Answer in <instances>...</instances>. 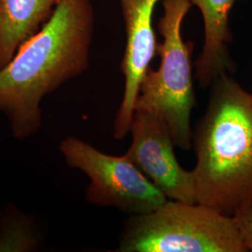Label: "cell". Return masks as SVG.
<instances>
[{"mask_svg":"<svg viewBox=\"0 0 252 252\" xmlns=\"http://www.w3.org/2000/svg\"><path fill=\"white\" fill-rule=\"evenodd\" d=\"M94 27L92 0H61L52 16L0 68V112L25 140L42 124L43 98L85 72Z\"/></svg>","mask_w":252,"mask_h":252,"instance_id":"obj_1","label":"cell"},{"mask_svg":"<svg viewBox=\"0 0 252 252\" xmlns=\"http://www.w3.org/2000/svg\"><path fill=\"white\" fill-rule=\"evenodd\" d=\"M196 203L233 216L252 201V93L226 73L192 130Z\"/></svg>","mask_w":252,"mask_h":252,"instance_id":"obj_2","label":"cell"},{"mask_svg":"<svg viewBox=\"0 0 252 252\" xmlns=\"http://www.w3.org/2000/svg\"><path fill=\"white\" fill-rule=\"evenodd\" d=\"M162 14L157 29L162 41L158 43L160 64L146 73L139 88L135 109L162 118L171 131L175 145L184 151L192 148L191 111L196 107L193 85L192 41L182 36L184 19L192 7L189 0H162Z\"/></svg>","mask_w":252,"mask_h":252,"instance_id":"obj_3","label":"cell"},{"mask_svg":"<svg viewBox=\"0 0 252 252\" xmlns=\"http://www.w3.org/2000/svg\"><path fill=\"white\" fill-rule=\"evenodd\" d=\"M115 252H247L233 216L167 199L124 220Z\"/></svg>","mask_w":252,"mask_h":252,"instance_id":"obj_4","label":"cell"},{"mask_svg":"<svg viewBox=\"0 0 252 252\" xmlns=\"http://www.w3.org/2000/svg\"><path fill=\"white\" fill-rule=\"evenodd\" d=\"M59 150L69 167L89 178L85 199L93 206L131 216L149 213L167 200L125 154H107L74 136L62 140Z\"/></svg>","mask_w":252,"mask_h":252,"instance_id":"obj_5","label":"cell"},{"mask_svg":"<svg viewBox=\"0 0 252 252\" xmlns=\"http://www.w3.org/2000/svg\"><path fill=\"white\" fill-rule=\"evenodd\" d=\"M132 142L126 155L153 185L170 200L196 203L192 172L177 159L167 124L158 115L135 110L130 127Z\"/></svg>","mask_w":252,"mask_h":252,"instance_id":"obj_6","label":"cell"},{"mask_svg":"<svg viewBox=\"0 0 252 252\" xmlns=\"http://www.w3.org/2000/svg\"><path fill=\"white\" fill-rule=\"evenodd\" d=\"M160 1L119 0L126 29V48L120 64L125 77V89L113 126V136L117 140L130 133L140 84L157 54L159 42L153 15Z\"/></svg>","mask_w":252,"mask_h":252,"instance_id":"obj_7","label":"cell"},{"mask_svg":"<svg viewBox=\"0 0 252 252\" xmlns=\"http://www.w3.org/2000/svg\"><path fill=\"white\" fill-rule=\"evenodd\" d=\"M197 7L203 19L204 42L193 62L194 78L200 88L207 89L221 75L235 71L230 54L234 35L230 16L234 5L241 0H189Z\"/></svg>","mask_w":252,"mask_h":252,"instance_id":"obj_8","label":"cell"},{"mask_svg":"<svg viewBox=\"0 0 252 252\" xmlns=\"http://www.w3.org/2000/svg\"><path fill=\"white\" fill-rule=\"evenodd\" d=\"M61 0H0V68L52 16Z\"/></svg>","mask_w":252,"mask_h":252,"instance_id":"obj_9","label":"cell"},{"mask_svg":"<svg viewBox=\"0 0 252 252\" xmlns=\"http://www.w3.org/2000/svg\"><path fill=\"white\" fill-rule=\"evenodd\" d=\"M40 239L31 219L8 206L0 216V252H34Z\"/></svg>","mask_w":252,"mask_h":252,"instance_id":"obj_10","label":"cell"},{"mask_svg":"<svg viewBox=\"0 0 252 252\" xmlns=\"http://www.w3.org/2000/svg\"><path fill=\"white\" fill-rule=\"evenodd\" d=\"M233 218L248 252H252V201L239 208Z\"/></svg>","mask_w":252,"mask_h":252,"instance_id":"obj_11","label":"cell"}]
</instances>
